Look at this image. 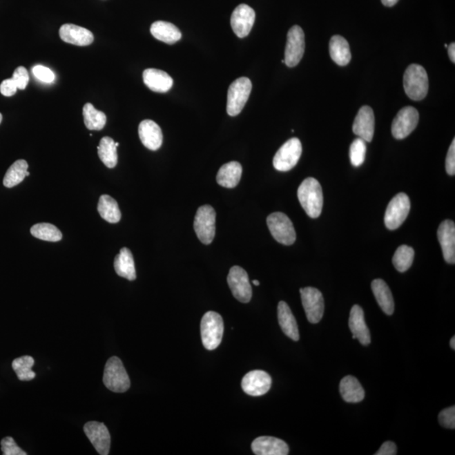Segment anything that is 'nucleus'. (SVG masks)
Segmentation results:
<instances>
[{"label":"nucleus","mask_w":455,"mask_h":455,"mask_svg":"<svg viewBox=\"0 0 455 455\" xmlns=\"http://www.w3.org/2000/svg\"><path fill=\"white\" fill-rule=\"evenodd\" d=\"M267 226L273 238L284 246H291L296 240L292 221L284 213H273L267 217Z\"/></svg>","instance_id":"nucleus-5"},{"label":"nucleus","mask_w":455,"mask_h":455,"mask_svg":"<svg viewBox=\"0 0 455 455\" xmlns=\"http://www.w3.org/2000/svg\"><path fill=\"white\" fill-rule=\"evenodd\" d=\"M438 239L442 247L443 258L449 264L455 263V224L452 220H445L439 225Z\"/></svg>","instance_id":"nucleus-18"},{"label":"nucleus","mask_w":455,"mask_h":455,"mask_svg":"<svg viewBox=\"0 0 455 455\" xmlns=\"http://www.w3.org/2000/svg\"><path fill=\"white\" fill-rule=\"evenodd\" d=\"M227 281L233 296L242 303H249L252 297V288L246 271L242 267H233L229 270Z\"/></svg>","instance_id":"nucleus-12"},{"label":"nucleus","mask_w":455,"mask_h":455,"mask_svg":"<svg viewBox=\"0 0 455 455\" xmlns=\"http://www.w3.org/2000/svg\"><path fill=\"white\" fill-rule=\"evenodd\" d=\"M114 269L118 276L128 279L129 281L135 280L137 275L135 260L128 248H122L119 254L115 258Z\"/></svg>","instance_id":"nucleus-25"},{"label":"nucleus","mask_w":455,"mask_h":455,"mask_svg":"<svg viewBox=\"0 0 455 455\" xmlns=\"http://www.w3.org/2000/svg\"><path fill=\"white\" fill-rule=\"evenodd\" d=\"M32 72L34 76L41 82L50 84L55 81V75L50 68L41 66V65H36L32 68Z\"/></svg>","instance_id":"nucleus-41"},{"label":"nucleus","mask_w":455,"mask_h":455,"mask_svg":"<svg viewBox=\"0 0 455 455\" xmlns=\"http://www.w3.org/2000/svg\"><path fill=\"white\" fill-rule=\"evenodd\" d=\"M419 122L418 110L405 106L397 113L391 126V132L396 139H404L414 131Z\"/></svg>","instance_id":"nucleus-13"},{"label":"nucleus","mask_w":455,"mask_h":455,"mask_svg":"<svg viewBox=\"0 0 455 455\" xmlns=\"http://www.w3.org/2000/svg\"><path fill=\"white\" fill-rule=\"evenodd\" d=\"M224 334V321L220 313L209 311L201 321L202 344L206 350L213 351L220 345Z\"/></svg>","instance_id":"nucleus-4"},{"label":"nucleus","mask_w":455,"mask_h":455,"mask_svg":"<svg viewBox=\"0 0 455 455\" xmlns=\"http://www.w3.org/2000/svg\"><path fill=\"white\" fill-rule=\"evenodd\" d=\"M329 48H330L331 59L339 66H346L350 63L351 50L349 44L345 38L341 36L332 37Z\"/></svg>","instance_id":"nucleus-30"},{"label":"nucleus","mask_w":455,"mask_h":455,"mask_svg":"<svg viewBox=\"0 0 455 455\" xmlns=\"http://www.w3.org/2000/svg\"><path fill=\"white\" fill-rule=\"evenodd\" d=\"M83 116L86 127L91 131H100L104 128L106 124V114L95 109L90 103L84 106Z\"/></svg>","instance_id":"nucleus-33"},{"label":"nucleus","mask_w":455,"mask_h":455,"mask_svg":"<svg viewBox=\"0 0 455 455\" xmlns=\"http://www.w3.org/2000/svg\"><path fill=\"white\" fill-rule=\"evenodd\" d=\"M12 79L19 90H25L30 79L28 70L25 67H18L14 72Z\"/></svg>","instance_id":"nucleus-42"},{"label":"nucleus","mask_w":455,"mask_h":455,"mask_svg":"<svg viewBox=\"0 0 455 455\" xmlns=\"http://www.w3.org/2000/svg\"><path fill=\"white\" fill-rule=\"evenodd\" d=\"M305 48L304 33L299 26H293L289 30L285 48L284 64L293 68L300 64Z\"/></svg>","instance_id":"nucleus-11"},{"label":"nucleus","mask_w":455,"mask_h":455,"mask_svg":"<svg viewBox=\"0 0 455 455\" xmlns=\"http://www.w3.org/2000/svg\"><path fill=\"white\" fill-rule=\"evenodd\" d=\"M139 135L141 142L148 150L155 151L162 147L163 135L159 126L152 120H144L140 122Z\"/></svg>","instance_id":"nucleus-21"},{"label":"nucleus","mask_w":455,"mask_h":455,"mask_svg":"<svg viewBox=\"0 0 455 455\" xmlns=\"http://www.w3.org/2000/svg\"><path fill=\"white\" fill-rule=\"evenodd\" d=\"M278 322L282 331L293 341H299L300 332L296 317L293 315L288 304L284 301L279 302L278 306Z\"/></svg>","instance_id":"nucleus-24"},{"label":"nucleus","mask_w":455,"mask_h":455,"mask_svg":"<svg viewBox=\"0 0 455 455\" xmlns=\"http://www.w3.org/2000/svg\"><path fill=\"white\" fill-rule=\"evenodd\" d=\"M30 234L45 242H57L62 240V233L55 225L43 223L33 225L30 228Z\"/></svg>","instance_id":"nucleus-35"},{"label":"nucleus","mask_w":455,"mask_h":455,"mask_svg":"<svg viewBox=\"0 0 455 455\" xmlns=\"http://www.w3.org/2000/svg\"><path fill=\"white\" fill-rule=\"evenodd\" d=\"M349 328L354 339H358L363 346L369 345L371 342L370 332L365 323V313L358 304L354 305L351 309Z\"/></svg>","instance_id":"nucleus-22"},{"label":"nucleus","mask_w":455,"mask_h":455,"mask_svg":"<svg viewBox=\"0 0 455 455\" xmlns=\"http://www.w3.org/2000/svg\"><path fill=\"white\" fill-rule=\"evenodd\" d=\"M242 175V166L239 162H231L221 166L217 175V182L226 188H234L239 184Z\"/></svg>","instance_id":"nucleus-28"},{"label":"nucleus","mask_w":455,"mask_h":455,"mask_svg":"<svg viewBox=\"0 0 455 455\" xmlns=\"http://www.w3.org/2000/svg\"><path fill=\"white\" fill-rule=\"evenodd\" d=\"M103 383L107 389L115 393H124L128 391L131 382L119 358L112 357L106 362Z\"/></svg>","instance_id":"nucleus-3"},{"label":"nucleus","mask_w":455,"mask_h":455,"mask_svg":"<svg viewBox=\"0 0 455 455\" xmlns=\"http://www.w3.org/2000/svg\"><path fill=\"white\" fill-rule=\"evenodd\" d=\"M446 171L449 175H455V139L453 140L446 157Z\"/></svg>","instance_id":"nucleus-44"},{"label":"nucleus","mask_w":455,"mask_h":455,"mask_svg":"<svg viewBox=\"0 0 455 455\" xmlns=\"http://www.w3.org/2000/svg\"><path fill=\"white\" fill-rule=\"evenodd\" d=\"M381 1L385 6L392 7L395 6L396 3L399 1V0H381Z\"/></svg>","instance_id":"nucleus-47"},{"label":"nucleus","mask_w":455,"mask_h":455,"mask_svg":"<svg viewBox=\"0 0 455 455\" xmlns=\"http://www.w3.org/2000/svg\"><path fill=\"white\" fill-rule=\"evenodd\" d=\"M255 21V10L247 5H240L233 11L231 23L233 32L240 38L249 35Z\"/></svg>","instance_id":"nucleus-14"},{"label":"nucleus","mask_w":455,"mask_h":455,"mask_svg":"<svg viewBox=\"0 0 455 455\" xmlns=\"http://www.w3.org/2000/svg\"><path fill=\"white\" fill-rule=\"evenodd\" d=\"M302 155V144L293 137L279 148L273 158V166L278 171L286 172L296 166Z\"/></svg>","instance_id":"nucleus-9"},{"label":"nucleus","mask_w":455,"mask_h":455,"mask_svg":"<svg viewBox=\"0 0 455 455\" xmlns=\"http://www.w3.org/2000/svg\"><path fill=\"white\" fill-rule=\"evenodd\" d=\"M1 450L3 455H26L24 450H22L20 447L14 442V438L11 437H6L2 439L1 441Z\"/></svg>","instance_id":"nucleus-39"},{"label":"nucleus","mask_w":455,"mask_h":455,"mask_svg":"<svg viewBox=\"0 0 455 455\" xmlns=\"http://www.w3.org/2000/svg\"><path fill=\"white\" fill-rule=\"evenodd\" d=\"M414 255V250L410 246H405V244L397 248L392 260L396 269L400 273L407 271L412 265Z\"/></svg>","instance_id":"nucleus-37"},{"label":"nucleus","mask_w":455,"mask_h":455,"mask_svg":"<svg viewBox=\"0 0 455 455\" xmlns=\"http://www.w3.org/2000/svg\"><path fill=\"white\" fill-rule=\"evenodd\" d=\"M98 212L103 220L110 224H117L121 220L122 213L117 202L108 195H102L99 200Z\"/></svg>","instance_id":"nucleus-31"},{"label":"nucleus","mask_w":455,"mask_h":455,"mask_svg":"<svg viewBox=\"0 0 455 455\" xmlns=\"http://www.w3.org/2000/svg\"><path fill=\"white\" fill-rule=\"evenodd\" d=\"M397 454V448L395 443L387 441L383 443L380 449L377 451L376 455H395Z\"/></svg>","instance_id":"nucleus-45"},{"label":"nucleus","mask_w":455,"mask_h":455,"mask_svg":"<svg viewBox=\"0 0 455 455\" xmlns=\"http://www.w3.org/2000/svg\"><path fill=\"white\" fill-rule=\"evenodd\" d=\"M35 363L30 356H23V357L14 359L12 362V368L19 380L21 381H30L36 378V373L32 368Z\"/></svg>","instance_id":"nucleus-36"},{"label":"nucleus","mask_w":455,"mask_h":455,"mask_svg":"<svg viewBox=\"0 0 455 455\" xmlns=\"http://www.w3.org/2000/svg\"><path fill=\"white\" fill-rule=\"evenodd\" d=\"M253 284L255 285V286H259V285H260V282H259L258 280H254V281H253Z\"/></svg>","instance_id":"nucleus-49"},{"label":"nucleus","mask_w":455,"mask_h":455,"mask_svg":"<svg viewBox=\"0 0 455 455\" xmlns=\"http://www.w3.org/2000/svg\"><path fill=\"white\" fill-rule=\"evenodd\" d=\"M298 198L309 217L316 219L320 215L323 208V193L316 179L309 177L301 183L298 189Z\"/></svg>","instance_id":"nucleus-1"},{"label":"nucleus","mask_w":455,"mask_h":455,"mask_svg":"<svg viewBox=\"0 0 455 455\" xmlns=\"http://www.w3.org/2000/svg\"><path fill=\"white\" fill-rule=\"evenodd\" d=\"M252 84L249 79H237L229 88L227 98V113L229 116L235 117L242 113L249 99Z\"/></svg>","instance_id":"nucleus-6"},{"label":"nucleus","mask_w":455,"mask_h":455,"mask_svg":"<svg viewBox=\"0 0 455 455\" xmlns=\"http://www.w3.org/2000/svg\"><path fill=\"white\" fill-rule=\"evenodd\" d=\"M439 423L443 427L449 428V429H454L455 428V407H451L441 412L438 415Z\"/></svg>","instance_id":"nucleus-40"},{"label":"nucleus","mask_w":455,"mask_h":455,"mask_svg":"<svg viewBox=\"0 0 455 455\" xmlns=\"http://www.w3.org/2000/svg\"><path fill=\"white\" fill-rule=\"evenodd\" d=\"M340 393L342 399L349 403H358L365 399V391L357 378L354 376L343 378L340 383Z\"/></svg>","instance_id":"nucleus-29"},{"label":"nucleus","mask_w":455,"mask_h":455,"mask_svg":"<svg viewBox=\"0 0 455 455\" xmlns=\"http://www.w3.org/2000/svg\"><path fill=\"white\" fill-rule=\"evenodd\" d=\"M28 171V162L24 159L17 160L7 171L5 177H3V186L8 187V188H12V187L20 184L21 182L24 181Z\"/></svg>","instance_id":"nucleus-34"},{"label":"nucleus","mask_w":455,"mask_h":455,"mask_svg":"<svg viewBox=\"0 0 455 455\" xmlns=\"http://www.w3.org/2000/svg\"><path fill=\"white\" fill-rule=\"evenodd\" d=\"M2 120H3V116L2 114L0 113V124H1Z\"/></svg>","instance_id":"nucleus-50"},{"label":"nucleus","mask_w":455,"mask_h":455,"mask_svg":"<svg viewBox=\"0 0 455 455\" xmlns=\"http://www.w3.org/2000/svg\"><path fill=\"white\" fill-rule=\"evenodd\" d=\"M152 36L167 44H174L182 39V32L177 26L166 21H156L151 28Z\"/></svg>","instance_id":"nucleus-27"},{"label":"nucleus","mask_w":455,"mask_h":455,"mask_svg":"<svg viewBox=\"0 0 455 455\" xmlns=\"http://www.w3.org/2000/svg\"><path fill=\"white\" fill-rule=\"evenodd\" d=\"M143 79L145 86L154 93H166L173 86V79L171 76L167 72L156 68L145 70Z\"/></svg>","instance_id":"nucleus-23"},{"label":"nucleus","mask_w":455,"mask_h":455,"mask_svg":"<svg viewBox=\"0 0 455 455\" xmlns=\"http://www.w3.org/2000/svg\"><path fill=\"white\" fill-rule=\"evenodd\" d=\"M411 210L410 198L405 193L394 197L386 209L385 224L387 229L395 231L407 220Z\"/></svg>","instance_id":"nucleus-8"},{"label":"nucleus","mask_w":455,"mask_h":455,"mask_svg":"<svg viewBox=\"0 0 455 455\" xmlns=\"http://www.w3.org/2000/svg\"><path fill=\"white\" fill-rule=\"evenodd\" d=\"M404 90L413 101H422L427 97L429 82L425 68L419 64H411L403 79Z\"/></svg>","instance_id":"nucleus-2"},{"label":"nucleus","mask_w":455,"mask_h":455,"mask_svg":"<svg viewBox=\"0 0 455 455\" xmlns=\"http://www.w3.org/2000/svg\"><path fill=\"white\" fill-rule=\"evenodd\" d=\"M271 378L262 370H253L244 376L242 387L244 393L251 396H262L270 391Z\"/></svg>","instance_id":"nucleus-15"},{"label":"nucleus","mask_w":455,"mask_h":455,"mask_svg":"<svg viewBox=\"0 0 455 455\" xmlns=\"http://www.w3.org/2000/svg\"><path fill=\"white\" fill-rule=\"evenodd\" d=\"M84 431L99 454L107 455L110 452V435L104 423L89 422L84 426Z\"/></svg>","instance_id":"nucleus-16"},{"label":"nucleus","mask_w":455,"mask_h":455,"mask_svg":"<svg viewBox=\"0 0 455 455\" xmlns=\"http://www.w3.org/2000/svg\"><path fill=\"white\" fill-rule=\"evenodd\" d=\"M302 304L309 322L319 323L322 319L325 311V303L322 293L320 290L307 287L300 289Z\"/></svg>","instance_id":"nucleus-10"},{"label":"nucleus","mask_w":455,"mask_h":455,"mask_svg":"<svg viewBox=\"0 0 455 455\" xmlns=\"http://www.w3.org/2000/svg\"><path fill=\"white\" fill-rule=\"evenodd\" d=\"M374 128H376V118L373 109L368 106L361 107L354 122V135L365 142H371L374 135Z\"/></svg>","instance_id":"nucleus-17"},{"label":"nucleus","mask_w":455,"mask_h":455,"mask_svg":"<svg viewBox=\"0 0 455 455\" xmlns=\"http://www.w3.org/2000/svg\"><path fill=\"white\" fill-rule=\"evenodd\" d=\"M251 449L256 455H287L289 453V445L284 441L267 436L255 438L252 442Z\"/></svg>","instance_id":"nucleus-19"},{"label":"nucleus","mask_w":455,"mask_h":455,"mask_svg":"<svg viewBox=\"0 0 455 455\" xmlns=\"http://www.w3.org/2000/svg\"><path fill=\"white\" fill-rule=\"evenodd\" d=\"M115 145H116V147L119 146V143H115Z\"/></svg>","instance_id":"nucleus-51"},{"label":"nucleus","mask_w":455,"mask_h":455,"mask_svg":"<svg viewBox=\"0 0 455 455\" xmlns=\"http://www.w3.org/2000/svg\"><path fill=\"white\" fill-rule=\"evenodd\" d=\"M17 84L12 78L3 80L1 85H0V93L7 97H13L17 93Z\"/></svg>","instance_id":"nucleus-43"},{"label":"nucleus","mask_w":455,"mask_h":455,"mask_svg":"<svg viewBox=\"0 0 455 455\" xmlns=\"http://www.w3.org/2000/svg\"><path fill=\"white\" fill-rule=\"evenodd\" d=\"M366 142L365 140L358 137L350 146V160L351 164L355 167L362 166L365 160Z\"/></svg>","instance_id":"nucleus-38"},{"label":"nucleus","mask_w":455,"mask_h":455,"mask_svg":"<svg viewBox=\"0 0 455 455\" xmlns=\"http://www.w3.org/2000/svg\"><path fill=\"white\" fill-rule=\"evenodd\" d=\"M373 293L382 311L387 316L393 315L395 311V302L389 286L382 279H376L372 282Z\"/></svg>","instance_id":"nucleus-26"},{"label":"nucleus","mask_w":455,"mask_h":455,"mask_svg":"<svg viewBox=\"0 0 455 455\" xmlns=\"http://www.w3.org/2000/svg\"><path fill=\"white\" fill-rule=\"evenodd\" d=\"M450 347L451 349H455V338L453 336L452 339L450 340Z\"/></svg>","instance_id":"nucleus-48"},{"label":"nucleus","mask_w":455,"mask_h":455,"mask_svg":"<svg viewBox=\"0 0 455 455\" xmlns=\"http://www.w3.org/2000/svg\"><path fill=\"white\" fill-rule=\"evenodd\" d=\"M448 52H449V56L450 60L452 61V62L454 64L455 63V43H452L449 46Z\"/></svg>","instance_id":"nucleus-46"},{"label":"nucleus","mask_w":455,"mask_h":455,"mask_svg":"<svg viewBox=\"0 0 455 455\" xmlns=\"http://www.w3.org/2000/svg\"><path fill=\"white\" fill-rule=\"evenodd\" d=\"M59 36L65 43L85 47L94 41V35L90 30L74 24H64L61 26Z\"/></svg>","instance_id":"nucleus-20"},{"label":"nucleus","mask_w":455,"mask_h":455,"mask_svg":"<svg viewBox=\"0 0 455 455\" xmlns=\"http://www.w3.org/2000/svg\"><path fill=\"white\" fill-rule=\"evenodd\" d=\"M117 147L115 141L110 137H102L100 144L97 147L98 155L106 167L113 169L116 167L118 162Z\"/></svg>","instance_id":"nucleus-32"},{"label":"nucleus","mask_w":455,"mask_h":455,"mask_svg":"<svg viewBox=\"0 0 455 455\" xmlns=\"http://www.w3.org/2000/svg\"><path fill=\"white\" fill-rule=\"evenodd\" d=\"M216 212L213 206L204 205L197 209L194 220V231L204 244L213 242L215 236Z\"/></svg>","instance_id":"nucleus-7"}]
</instances>
